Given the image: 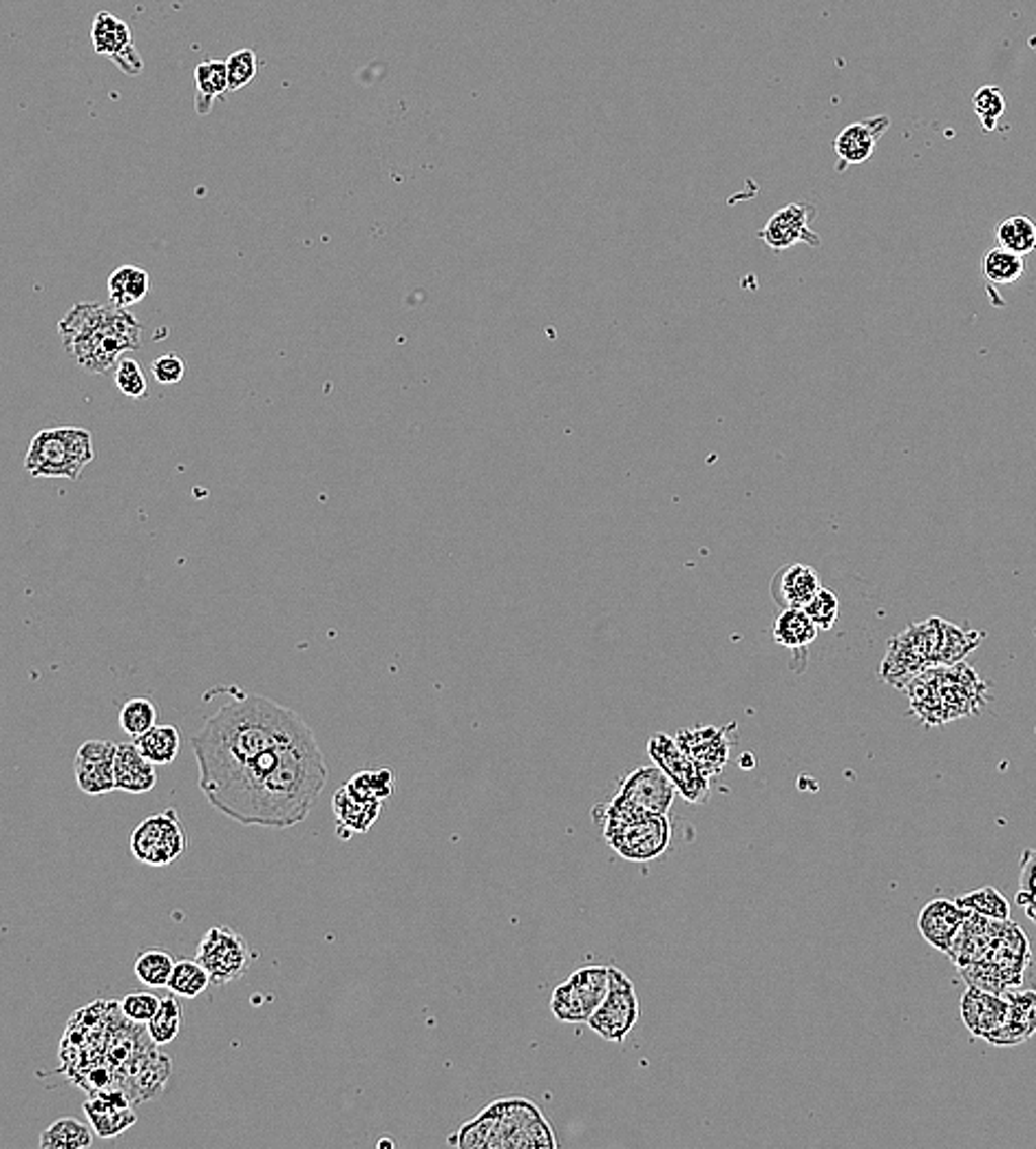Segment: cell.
I'll return each instance as SVG.
<instances>
[{
    "label": "cell",
    "mask_w": 1036,
    "mask_h": 1149,
    "mask_svg": "<svg viewBox=\"0 0 1036 1149\" xmlns=\"http://www.w3.org/2000/svg\"><path fill=\"white\" fill-rule=\"evenodd\" d=\"M1008 1001L1006 1023L985 1039L992 1046H1017L1036 1033V990H1015L1008 995Z\"/></svg>",
    "instance_id": "cell-25"
},
{
    "label": "cell",
    "mask_w": 1036,
    "mask_h": 1149,
    "mask_svg": "<svg viewBox=\"0 0 1036 1149\" xmlns=\"http://www.w3.org/2000/svg\"><path fill=\"white\" fill-rule=\"evenodd\" d=\"M1010 1001L999 993L970 986L961 997V1019L974 1039H988L1008 1019Z\"/></svg>",
    "instance_id": "cell-20"
},
{
    "label": "cell",
    "mask_w": 1036,
    "mask_h": 1149,
    "mask_svg": "<svg viewBox=\"0 0 1036 1149\" xmlns=\"http://www.w3.org/2000/svg\"><path fill=\"white\" fill-rule=\"evenodd\" d=\"M944 626L946 620L931 617L926 622L912 624L904 633L888 641L886 657L880 665L882 681L904 689L918 674L933 668V665H940Z\"/></svg>",
    "instance_id": "cell-5"
},
{
    "label": "cell",
    "mask_w": 1036,
    "mask_h": 1149,
    "mask_svg": "<svg viewBox=\"0 0 1036 1149\" xmlns=\"http://www.w3.org/2000/svg\"><path fill=\"white\" fill-rule=\"evenodd\" d=\"M188 846L184 822L175 809L144 818L131 836V853L149 867H168L184 855Z\"/></svg>",
    "instance_id": "cell-10"
},
{
    "label": "cell",
    "mask_w": 1036,
    "mask_h": 1149,
    "mask_svg": "<svg viewBox=\"0 0 1036 1149\" xmlns=\"http://www.w3.org/2000/svg\"><path fill=\"white\" fill-rule=\"evenodd\" d=\"M347 788L368 801L385 803L389 796L394 794L396 776L392 769H374V771H358L345 783Z\"/></svg>",
    "instance_id": "cell-40"
},
{
    "label": "cell",
    "mask_w": 1036,
    "mask_h": 1149,
    "mask_svg": "<svg viewBox=\"0 0 1036 1149\" xmlns=\"http://www.w3.org/2000/svg\"><path fill=\"white\" fill-rule=\"evenodd\" d=\"M981 272L985 279L994 285H1013L1017 283L1023 272H1026V261L1021 255H1015L1002 246H994L988 250V255L981 261Z\"/></svg>",
    "instance_id": "cell-34"
},
{
    "label": "cell",
    "mask_w": 1036,
    "mask_h": 1149,
    "mask_svg": "<svg viewBox=\"0 0 1036 1149\" xmlns=\"http://www.w3.org/2000/svg\"><path fill=\"white\" fill-rule=\"evenodd\" d=\"M611 986V966H583L553 990L551 1012L562 1023H588Z\"/></svg>",
    "instance_id": "cell-9"
},
{
    "label": "cell",
    "mask_w": 1036,
    "mask_h": 1149,
    "mask_svg": "<svg viewBox=\"0 0 1036 1149\" xmlns=\"http://www.w3.org/2000/svg\"><path fill=\"white\" fill-rule=\"evenodd\" d=\"M332 807L338 829L336 833L343 840H347L353 836V833H368L372 829V825L378 820V814H381L383 803L368 801V798L353 794L347 785H343V788L334 794Z\"/></svg>",
    "instance_id": "cell-24"
},
{
    "label": "cell",
    "mask_w": 1036,
    "mask_h": 1149,
    "mask_svg": "<svg viewBox=\"0 0 1036 1149\" xmlns=\"http://www.w3.org/2000/svg\"><path fill=\"white\" fill-rule=\"evenodd\" d=\"M815 217V209L809 203H789L785 209L772 215V220L765 224L759 237L765 241L772 250L780 252L796 244H807L811 248H820L822 239L818 233L811 230V220Z\"/></svg>",
    "instance_id": "cell-16"
},
{
    "label": "cell",
    "mask_w": 1036,
    "mask_h": 1149,
    "mask_svg": "<svg viewBox=\"0 0 1036 1149\" xmlns=\"http://www.w3.org/2000/svg\"><path fill=\"white\" fill-rule=\"evenodd\" d=\"M211 984H213L211 973L204 969V964L197 958H194V960H181L175 964V971L170 975L168 982V990L177 997L194 999L206 993Z\"/></svg>",
    "instance_id": "cell-35"
},
{
    "label": "cell",
    "mask_w": 1036,
    "mask_h": 1149,
    "mask_svg": "<svg viewBox=\"0 0 1036 1149\" xmlns=\"http://www.w3.org/2000/svg\"><path fill=\"white\" fill-rule=\"evenodd\" d=\"M957 904L968 913L988 917L992 922H1006V919H1010V904L994 887H981L968 895H961V898H957Z\"/></svg>",
    "instance_id": "cell-38"
},
{
    "label": "cell",
    "mask_w": 1036,
    "mask_h": 1149,
    "mask_svg": "<svg viewBox=\"0 0 1036 1149\" xmlns=\"http://www.w3.org/2000/svg\"><path fill=\"white\" fill-rule=\"evenodd\" d=\"M820 588L818 571L807 564L783 566L772 579V597L780 608H804Z\"/></svg>",
    "instance_id": "cell-22"
},
{
    "label": "cell",
    "mask_w": 1036,
    "mask_h": 1149,
    "mask_svg": "<svg viewBox=\"0 0 1036 1149\" xmlns=\"http://www.w3.org/2000/svg\"><path fill=\"white\" fill-rule=\"evenodd\" d=\"M181 1023H184V1008H181V1003L175 999V995H170L162 999L160 1010H157L155 1017L146 1023V1033H149L153 1044L166 1046L170 1042H175L177 1035L181 1033Z\"/></svg>",
    "instance_id": "cell-36"
},
{
    "label": "cell",
    "mask_w": 1036,
    "mask_h": 1149,
    "mask_svg": "<svg viewBox=\"0 0 1036 1149\" xmlns=\"http://www.w3.org/2000/svg\"><path fill=\"white\" fill-rule=\"evenodd\" d=\"M983 637H985L983 633L966 631V628H961V626H955V624L946 622V626H944V644H942L940 665H957V663H961L970 650H974V648H977V646L981 644Z\"/></svg>",
    "instance_id": "cell-41"
},
{
    "label": "cell",
    "mask_w": 1036,
    "mask_h": 1149,
    "mask_svg": "<svg viewBox=\"0 0 1036 1149\" xmlns=\"http://www.w3.org/2000/svg\"><path fill=\"white\" fill-rule=\"evenodd\" d=\"M138 752L153 765L175 763L181 749V732L177 725H155L138 739H133Z\"/></svg>",
    "instance_id": "cell-29"
},
{
    "label": "cell",
    "mask_w": 1036,
    "mask_h": 1149,
    "mask_svg": "<svg viewBox=\"0 0 1036 1149\" xmlns=\"http://www.w3.org/2000/svg\"><path fill=\"white\" fill-rule=\"evenodd\" d=\"M149 272L142 270L140 265H122L108 276V301H113L119 308H131L149 295Z\"/></svg>",
    "instance_id": "cell-30"
},
{
    "label": "cell",
    "mask_w": 1036,
    "mask_h": 1149,
    "mask_svg": "<svg viewBox=\"0 0 1036 1149\" xmlns=\"http://www.w3.org/2000/svg\"><path fill=\"white\" fill-rule=\"evenodd\" d=\"M84 1115H87L91 1128L100 1139H113L138 1121L136 1112L129 1105V1098L119 1092L93 1094L84 1103Z\"/></svg>",
    "instance_id": "cell-23"
},
{
    "label": "cell",
    "mask_w": 1036,
    "mask_h": 1149,
    "mask_svg": "<svg viewBox=\"0 0 1036 1149\" xmlns=\"http://www.w3.org/2000/svg\"><path fill=\"white\" fill-rule=\"evenodd\" d=\"M639 1017L641 1006L635 984L630 982L624 971L611 966V986H608L602 1006L590 1017L588 1028L606 1042L624 1044V1039L632 1033Z\"/></svg>",
    "instance_id": "cell-11"
},
{
    "label": "cell",
    "mask_w": 1036,
    "mask_h": 1149,
    "mask_svg": "<svg viewBox=\"0 0 1036 1149\" xmlns=\"http://www.w3.org/2000/svg\"><path fill=\"white\" fill-rule=\"evenodd\" d=\"M908 692L912 712L926 725H940L950 719L972 715L985 704V683L970 665H942L924 670L912 679Z\"/></svg>",
    "instance_id": "cell-4"
},
{
    "label": "cell",
    "mask_w": 1036,
    "mask_h": 1149,
    "mask_svg": "<svg viewBox=\"0 0 1036 1149\" xmlns=\"http://www.w3.org/2000/svg\"><path fill=\"white\" fill-rule=\"evenodd\" d=\"M888 127H891V117L877 115L860 119V122H853L840 131V136L833 140V153L838 157L835 171L843 173L847 166L869 162L875 153L877 140L884 136Z\"/></svg>",
    "instance_id": "cell-19"
},
{
    "label": "cell",
    "mask_w": 1036,
    "mask_h": 1149,
    "mask_svg": "<svg viewBox=\"0 0 1036 1149\" xmlns=\"http://www.w3.org/2000/svg\"><path fill=\"white\" fill-rule=\"evenodd\" d=\"M115 385L117 390L129 398H146V394H149V385H146V377L140 367V362L127 356L119 358V362L115 365Z\"/></svg>",
    "instance_id": "cell-44"
},
{
    "label": "cell",
    "mask_w": 1036,
    "mask_h": 1149,
    "mask_svg": "<svg viewBox=\"0 0 1036 1149\" xmlns=\"http://www.w3.org/2000/svg\"><path fill=\"white\" fill-rule=\"evenodd\" d=\"M153 372V379L162 385H177L181 379H184V360H181L177 354H164L160 358L153 360L151 365Z\"/></svg>",
    "instance_id": "cell-47"
},
{
    "label": "cell",
    "mask_w": 1036,
    "mask_h": 1149,
    "mask_svg": "<svg viewBox=\"0 0 1036 1149\" xmlns=\"http://www.w3.org/2000/svg\"><path fill=\"white\" fill-rule=\"evenodd\" d=\"M115 754L113 741H84L73 760L78 788L89 796H104L115 788Z\"/></svg>",
    "instance_id": "cell-15"
},
{
    "label": "cell",
    "mask_w": 1036,
    "mask_h": 1149,
    "mask_svg": "<svg viewBox=\"0 0 1036 1149\" xmlns=\"http://www.w3.org/2000/svg\"><path fill=\"white\" fill-rule=\"evenodd\" d=\"M157 717H160V710L153 704L151 699H129L125 706L119 708V728L125 730L133 739H138L144 732H149L151 728L157 725Z\"/></svg>",
    "instance_id": "cell-39"
},
{
    "label": "cell",
    "mask_w": 1036,
    "mask_h": 1149,
    "mask_svg": "<svg viewBox=\"0 0 1036 1149\" xmlns=\"http://www.w3.org/2000/svg\"><path fill=\"white\" fill-rule=\"evenodd\" d=\"M968 911L957 900H933L924 906L918 917V928L929 945L942 953L953 951L955 939L964 926Z\"/></svg>",
    "instance_id": "cell-21"
},
{
    "label": "cell",
    "mask_w": 1036,
    "mask_h": 1149,
    "mask_svg": "<svg viewBox=\"0 0 1036 1149\" xmlns=\"http://www.w3.org/2000/svg\"><path fill=\"white\" fill-rule=\"evenodd\" d=\"M648 754L656 767H661L667 778L674 783V788L681 798L688 803H705L710 796V778H705L699 767L692 763V758L681 747L676 736H667L663 732L654 734L648 741Z\"/></svg>",
    "instance_id": "cell-14"
},
{
    "label": "cell",
    "mask_w": 1036,
    "mask_h": 1149,
    "mask_svg": "<svg viewBox=\"0 0 1036 1149\" xmlns=\"http://www.w3.org/2000/svg\"><path fill=\"white\" fill-rule=\"evenodd\" d=\"M974 113L985 131H994L997 122L1006 113V98L999 87H981L972 98Z\"/></svg>",
    "instance_id": "cell-42"
},
{
    "label": "cell",
    "mask_w": 1036,
    "mask_h": 1149,
    "mask_svg": "<svg viewBox=\"0 0 1036 1149\" xmlns=\"http://www.w3.org/2000/svg\"><path fill=\"white\" fill-rule=\"evenodd\" d=\"M310 732L292 708L261 694H239L206 717L200 732L190 736L202 792L222 785L267 749L295 743Z\"/></svg>",
    "instance_id": "cell-2"
},
{
    "label": "cell",
    "mask_w": 1036,
    "mask_h": 1149,
    "mask_svg": "<svg viewBox=\"0 0 1036 1149\" xmlns=\"http://www.w3.org/2000/svg\"><path fill=\"white\" fill-rule=\"evenodd\" d=\"M91 1123H80L76 1119H58L41 1136V1149H84L93 1145Z\"/></svg>",
    "instance_id": "cell-31"
},
{
    "label": "cell",
    "mask_w": 1036,
    "mask_h": 1149,
    "mask_svg": "<svg viewBox=\"0 0 1036 1149\" xmlns=\"http://www.w3.org/2000/svg\"><path fill=\"white\" fill-rule=\"evenodd\" d=\"M69 356L82 370L104 374L117 365L122 354L142 345V323L127 308L108 304H76L58 325Z\"/></svg>",
    "instance_id": "cell-3"
},
{
    "label": "cell",
    "mask_w": 1036,
    "mask_h": 1149,
    "mask_svg": "<svg viewBox=\"0 0 1036 1149\" xmlns=\"http://www.w3.org/2000/svg\"><path fill=\"white\" fill-rule=\"evenodd\" d=\"M173 955L162 949H146L140 951L136 964H133V973L144 986L149 988H168L170 975L175 971Z\"/></svg>",
    "instance_id": "cell-33"
},
{
    "label": "cell",
    "mask_w": 1036,
    "mask_h": 1149,
    "mask_svg": "<svg viewBox=\"0 0 1036 1149\" xmlns=\"http://www.w3.org/2000/svg\"><path fill=\"white\" fill-rule=\"evenodd\" d=\"M604 838L624 860L650 863L667 851L672 842V825L665 814H648L604 831Z\"/></svg>",
    "instance_id": "cell-12"
},
{
    "label": "cell",
    "mask_w": 1036,
    "mask_h": 1149,
    "mask_svg": "<svg viewBox=\"0 0 1036 1149\" xmlns=\"http://www.w3.org/2000/svg\"><path fill=\"white\" fill-rule=\"evenodd\" d=\"M162 1006V999L153 993H129L119 1001V1012L133 1023H149Z\"/></svg>",
    "instance_id": "cell-45"
},
{
    "label": "cell",
    "mask_w": 1036,
    "mask_h": 1149,
    "mask_svg": "<svg viewBox=\"0 0 1036 1149\" xmlns=\"http://www.w3.org/2000/svg\"><path fill=\"white\" fill-rule=\"evenodd\" d=\"M91 38H93L95 52L100 56L115 60V65L122 71H125V74L138 76L140 71L144 69L142 58H140L136 47H133L131 29H129L125 20H119L117 16L108 14V11H100V14H97L95 20H93Z\"/></svg>",
    "instance_id": "cell-18"
},
{
    "label": "cell",
    "mask_w": 1036,
    "mask_h": 1149,
    "mask_svg": "<svg viewBox=\"0 0 1036 1149\" xmlns=\"http://www.w3.org/2000/svg\"><path fill=\"white\" fill-rule=\"evenodd\" d=\"M325 783V756L310 732L267 749L204 794L213 809L239 825L290 829L310 816Z\"/></svg>",
    "instance_id": "cell-1"
},
{
    "label": "cell",
    "mask_w": 1036,
    "mask_h": 1149,
    "mask_svg": "<svg viewBox=\"0 0 1036 1149\" xmlns=\"http://www.w3.org/2000/svg\"><path fill=\"white\" fill-rule=\"evenodd\" d=\"M997 246L1026 257L1036 250V224L1026 215H1013L997 226Z\"/></svg>",
    "instance_id": "cell-32"
},
{
    "label": "cell",
    "mask_w": 1036,
    "mask_h": 1149,
    "mask_svg": "<svg viewBox=\"0 0 1036 1149\" xmlns=\"http://www.w3.org/2000/svg\"><path fill=\"white\" fill-rule=\"evenodd\" d=\"M230 93L226 60H209L194 67V108L209 115L217 98Z\"/></svg>",
    "instance_id": "cell-28"
},
{
    "label": "cell",
    "mask_w": 1036,
    "mask_h": 1149,
    "mask_svg": "<svg viewBox=\"0 0 1036 1149\" xmlns=\"http://www.w3.org/2000/svg\"><path fill=\"white\" fill-rule=\"evenodd\" d=\"M674 783L661 767H639L621 781L617 796L606 807L604 831L626 825L648 814H665L676 798Z\"/></svg>",
    "instance_id": "cell-7"
},
{
    "label": "cell",
    "mask_w": 1036,
    "mask_h": 1149,
    "mask_svg": "<svg viewBox=\"0 0 1036 1149\" xmlns=\"http://www.w3.org/2000/svg\"><path fill=\"white\" fill-rule=\"evenodd\" d=\"M155 765L138 752L136 743L117 745L115 788L127 794H146L155 788Z\"/></svg>",
    "instance_id": "cell-26"
},
{
    "label": "cell",
    "mask_w": 1036,
    "mask_h": 1149,
    "mask_svg": "<svg viewBox=\"0 0 1036 1149\" xmlns=\"http://www.w3.org/2000/svg\"><path fill=\"white\" fill-rule=\"evenodd\" d=\"M197 960L211 973L213 984L224 986L237 982L239 977H243V973H248L252 955L246 939L235 928L213 926L206 930L200 941Z\"/></svg>",
    "instance_id": "cell-13"
},
{
    "label": "cell",
    "mask_w": 1036,
    "mask_h": 1149,
    "mask_svg": "<svg viewBox=\"0 0 1036 1149\" xmlns=\"http://www.w3.org/2000/svg\"><path fill=\"white\" fill-rule=\"evenodd\" d=\"M495 1132L489 1149H555L553 1125L542 1110L527 1096H506L493 1100Z\"/></svg>",
    "instance_id": "cell-8"
},
{
    "label": "cell",
    "mask_w": 1036,
    "mask_h": 1149,
    "mask_svg": "<svg viewBox=\"0 0 1036 1149\" xmlns=\"http://www.w3.org/2000/svg\"><path fill=\"white\" fill-rule=\"evenodd\" d=\"M226 67H228L230 93H235L243 87H248V84L257 78L259 60L252 50H239L226 58Z\"/></svg>",
    "instance_id": "cell-43"
},
{
    "label": "cell",
    "mask_w": 1036,
    "mask_h": 1149,
    "mask_svg": "<svg viewBox=\"0 0 1036 1149\" xmlns=\"http://www.w3.org/2000/svg\"><path fill=\"white\" fill-rule=\"evenodd\" d=\"M820 628L804 608H783L774 622V641L789 650H804L813 644Z\"/></svg>",
    "instance_id": "cell-27"
},
{
    "label": "cell",
    "mask_w": 1036,
    "mask_h": 1149,
    "mask_svg": "<svg viewBox=\"0 0 1036 1149\" xmlns=\"http://www.w3.org/2000/svg\"><path fill=\"white\" fill-rule=\"evenodd\" d=\"M676 741L686 749L692 763L699 767L705 778H716L729 760V728L718 725H703V728H688L676 734Z\"/></svg>",
    "instance_id": "cell-17"
},
{
    "label": "cell",
    "mask_w": 1036,
    "mask_h": 1149,
    "mask_svg": "<svg viewBox=\"0 0 1036 1149\" xmlns=\"http://www.w3.org/2000/svg\"><path fill=\"white\" fill-rule=\"evenodd\" d=\"M493 1132H495V1110H493V1105H489L486 1110H482L475 1119L467 1121L465 1125H460L458 1132L454 1136H449L447 1143L462 1147V1149L491 1147Z\"/></svg>",
    "instance_id": "cell-37"
},
{
    "label": "cell",
    "mask_w": 1036,
    "mask_h": 1149,
    "mask_svg": "<svg viewBox=\"0 0 1036 1149\" xmlns=\"http://www.w3.org/2000/svg\"><path fill=\"white\" fill-rule=\"evenodd\" d=\"M804 610L809 612L813 624L818 626L820 631H831V628H833L835 622H838V617H840V601H838V595H835V592H831V590L820 588L818 595H815V597L807 603V606H804Z\"/></svg>",
    "instance_id": "cell-46"
},
{
    "label": "cell",
    "mask_w": 1036,
    "mask_h": 1149,
    "mask_svg": "<svg viewBox=\"0 0 1036 1149\" xmlns=\"http://www.w3.org/2000/svg\"><path fill=\"white\" fill-rule=\"evenodd\" d=\"M93 458V435L89 429L54 427L33 435L24 467L33 478L78 480Z\"/></svg>",
    "instance_id": "cell-6"
}]
</instances>
